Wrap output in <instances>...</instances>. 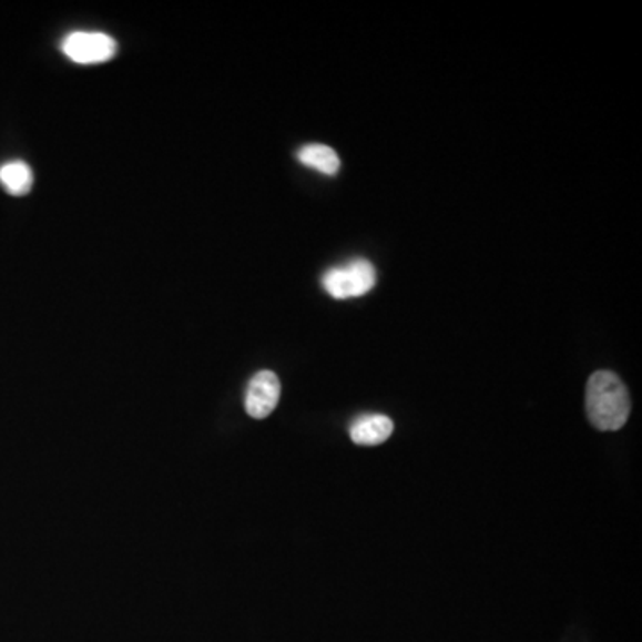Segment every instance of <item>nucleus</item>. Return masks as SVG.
<instances>
[{
	"label": "nucleus",
	"instance_id": "423d86ee",
	"mask_svg": "<svg viewBox=\"0 0 642 642\" xmlns=\"http://www.w3.org/2000/svg\"><path fill=\"white\" fill-rule=\"evenodd\" d=\"M302 164H306L309 169L318 170L325 175H336L342 166L339 155L327 145H306L302 146L298 154H296Z\"/></svg>",
	"mask_w": 642,
	"mask_h": 642
},
{
	"label": "nucleus",
	"instance_id": "39448f33",
	"mask_svg": "<svg viewBox=\"0 0 642 642\" xmlns=\"http://www.w3.org/2000/svg\"><path fill=\"white\" fill-rule=\"evenodd\" d=\"M395 430V424L388 416L368 415L360 416L350 427L351 441L360 447H377L388 441Z\"/></svg>",
	"mask_w": 642,
	"mask_h": 642
},
{
	"label": "nucleus",
	"instance_id": "f03ea898",
	"mask_svg": "<svg viewBox=\"0 0 642 642\" xmlns=\"http://www.w3.org/2000/svg\"><path fill=\"white\" fill-rule=\"evenodd\" d=\"M325 292L337 300H347L371 292L377 283V272L369 261H351L348 265L328 269L322 278Z\"/></svg>",
	"mask_w": 642,
	"mask_h": 642
},
{
	"label": "nucleus",
	"instance_id": "7ed1b4c3",
	"mask_svg": "<svg viewBox=\"0 0 642 642\" xmlns=\"http://www.w3.org/2000/svg\"><path fill=\"white\" fill-rule=\"evenodd\" d=\"M63 54L78 64L105 63L119 52V43L104 32H72L61 43Z\"/></svg>",
	"mask_w": 642,
	"mask_h": 642
},
{
	"label": "nucleus",
	"instance_id": "f257e3e1",
	"mask_svg": "<svg viewBox=\"0 0 642 642\" xmlns=\"http://www.w3.org/2000/svg\"><path fill=\"white\" fill-rule=\"evenodd\" d=\"M585 406L591 424L605 432L623 428L632 409L629 389L612 371H597L591 375Z\"/></svg>",
	"mask_w": 642,
	"mask_h": 642
},
{
	"label": "nucleus",
	"instance_id": "0eeeda50",
	"mask_svg": "<svg viewBox=\"0 0 642 642\" xmlns=\"http://www.w3.org/2000/svg\"><path fill=\"white\" fill-rule=\"evenodd\" d=\"M32 183V170L23 161H11L0 166V184L10 195H26L31 192Z\"/></svg>",
	"mask_w": 642,
	"mask_h": 642
},
{
	"label": "nucleus",
	"instance_id": "20e7f679",
	"mask_svg": "<svg viewBox=\"0 0 642 642\" xmlns=\"http://www.w3.org/2000/svg\"><path fill=\"white\" fill-rule=\"evenodd\" d=\"M281 400V380L269 369H263L252 377L245 395V409L254 419L268 418Z\"/></svg>",
	"mask_w": 642,
	"mask_h": 642
}]
</instances>
